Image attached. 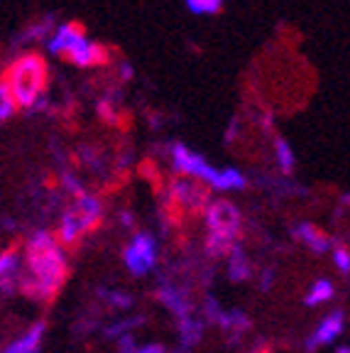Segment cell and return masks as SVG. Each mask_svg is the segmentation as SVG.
I'll list each match as a JSON object with an SVG mask.
<instances>
[{"label": "cell", "mask_w": 350, "mask_h": 353, "mask_svg": "<svg viewBox=\"0 0 350 353\" xmlns=\"http://www.w3.org/2000/svg\"><path fill=\"white\" fill-rule=\"evenodd\" d=\"M47 50L50 54L64 57L81 69H91V66H101L108 61V50L103 44L93 42L79 22H64L54 28V32L47 39Z\"/></svg>", "instance_id": "4"}, {"label": "cell", "mask_w": 350, "mask_h": 353, "mask_svg": "<svg viewBox=\"0 0 350 353\" xmlns=\"http://www.w3.org/2000/svg\"><path fill=\"white\" fill-rule=\"evenodd\" d=\"M167 199L174 209L184 211V214H201L203 206L208 204V189L203 184L186 179V176H174L167 189Z\"/></svg>", "instance_id": "8"}, {"label": "cell", "mask_w": 350, "mask_h": 353, "mask_svg": "<svg viewBox=\"0 0 350 353\" xmlns=\"http://www.w3.org/2000/svg\"><path fill=\"white\" fill-rule=\"evenodd\" d=\"M42 336H44V324H34L22 336H17L3 353H39Z\"/></svg>", "instance_id": "16"}, {"label": "cell", "mask_w": 350, "mask_h": 353, "mask_svg": "<svg viewBox=\"0 0 350 353\" xmlns=\"http://www.w3.org/2000/svg\"><path fill=\"white\" fill-rule=\"evenodd\" d=\"M223 258H225V270H228V277L233 282H243V280H247V277H252L250 255L245 253V248H243L240 243H236Z\"/></svg>", "instance_id": "13"}, {"label": "cell", "mask_w": 350, "mask_h": 353, "mask_svg": "<svg viewBox=\"0 0 350 353\" xmlns=\"http://www.w3.org/2000/svg\"><path fill=\"white\" fill-rule=\"evenodd\" d=\"M20 277V253L6 250L0 253V290H15Z\"/></svg>", "instance_id": "14"}, {"label": "cell", "mask_w": 350, "mask_h": 353, "mask_svg": "<svg viewBox=\"0 0 350 353\" xmlns=\"http://www.w3.org/2000/svg\"><path fill=\"white\" fill-rule=\"evenodd\" d=\"M206 316L225 331H245L247 316L238 309H223L216 299H206Z\"/></svg>", "instance_id": "11"}, {"label": "cell", "mask_w": 350, "mask_h": 353, "mask_svg": "<svg viewBox=\"0 0 350 353\" xmlns=\"http://www.w3.org/2000/svg\"><path fill=\"white\" fill-rule=\"evenodd\" d=\"M47 77H50V69H47L44 57L32 52V54L17 57L6 69L0 81L6 83L17 108L32 110L47 96Z\"/></svg>", "instance_id": "3"}, {"label": "cell", "mask_w": 350, "mask_h": 353, "mask_svg": "<svg viewBox=\"0 0 350 353\" xmlns=\"http://www.w3.org/2000/svg\"><path fill=\"white\" fill-rule=\"evenodd\" d=\"M118 99H115L113 94L110 96H103V99L99 101V113H101V118L103 121H108V123H118Z\"/></svg>", "instance_id": "23"}, {"label": "cell", "mask_w": 350, "mask_h": 353, "mask_svg": "<svg viewBox=\"0 0 350 353\" xmlns=\"http://www.w3.org/2000/svg\"><path fill=\"white\" fill-rule=\"evenodd\" d=\"M105 302H108L110 309H118V312H127L132 307V297L125 290H108L105 292Z\"/></svg>", "instance_id": "21"}, {"label": "cell", "mask_w": 350, "mask_h": 353, "mask_svg": "<svg viewBox=\"0 0 350 353\" xmlns=\"http://www.w3.org/2000/svg\"><path fill=\"white\" fill-rule=\"evenodd\" d=\"M121 223H125V226H132V216H130V211H125V216H121Z\"/></svg>", "instance_id": "28"}, {"label": "cell", "mask_w": 350, "mask_h": 353, "mask_svg": "<svg viewBox=\"0 0 350 353\" xmlns=\"http://www.w3.org/2000/svg\"><path fill=\"white\" fill-rule=\"evenodd\" d=\"M52 32H54V20L47 15V17H39V20L30 22L28 28L17 34L15 42L17 44H30V42H37V39H50Z\"/></svg>", "instance_id": "18"}, {"label": "cell", "mask_w": 350, "mask_h": 353, "mask_svg": "<svg viewBox=\"0 0 350 353\" xmlns=\"http://www.w3.org/2000/svg\"><path fill=\"white\" fill-rule=\"evenodd\" d=\"M169 160L176 174L194 179V182L203 184L211 192H240L247 184L245 174L240 170H236V167H214L201 152L186 148L184 143L172 145Z\"/></svg>", "instance_id": "2"}, {"label": "cell", "mask_w": 350, "mask_h": 353, "mask_svg": "<svg viewBox=\"0 0 350 353\" xmlns=\"http://www.w3.org/2000/svg\"><path fill=\"white\" fill-rule=\"evenodd\" d=\"M15 110H17V105H15V101H12L10 91L6 88V83L0 81V123L8 121V118L15 113Z\"/></svg>", "instance_id": "24"}, {"label": "cell", "mask_w": 350, "mask_h": 353, "mask_svg": "<svg viewBox=\"0 0 350 353\" xmlns=\"http://www.w3.org/2000/svg\"><path fill=\"white\" fill-rule=\"evenodd\" d=\"M345 331V314L340 312V309H333V312H329L326 316H321L316 324V329L311 331V336H309L307 346L311 348H321V346H331L333 341H338L340 336H343Z\"/></svg>", "instance_id": "9"}, {"label": "cell", "mask_w": 350, "mask_h": 353, "mask_svg": "<svg viewBox=\"0 0 350 353\" xmlns=\"http://www.w3.org/2000/svg\"><path fill=\"white\" fill-rule=\"evenodd\" d=\"M331 255H333V265L336 270L340 272V275H348L350 272V253L345 245H333L331 248Z\"/></svg>", "instance_id": "25"}, {"label": "cell", "mask_w": 350, "mask_h": 353, "mask_svg": "<svg viewBox=\"0 0 350 353\" xmlns=\"http://www.w3.org/2000/svg\"><path fill=\"white\" fill-rule=\"evenodd\" d=\"M159 260V245L157 238L150 233H135L123 248V263H125L127 272L135 277H145L157 268Z\"/></svg>", "instance_id": "7"}, {"label": "cell", "mask_w": 350, "mask_h": 353, "mask_svg": "<svg viewBox=\"0 0 350 353\" xmlns=\"http://www.w3.org/2000/svg\"><path fill=\"white\" fill-rule=\"evenodd\" d=\"M336 297V285L329 280V277H318L309 285L307 294H304V302L307 307H323V304H329L331 299Z\"/></svg>", "instance_id": "17"}, {"label": "cell", "mask_w": 350, "mask_h": 353, "mask_svg": "<svg viewBox=\"0 0 350 353\" xmlns=\"http://www.w3.org/2000/svg\"><path fill=\"white\" fill-rule=\"evenodd\" d=\"M294 236L301 241V245L307 250H311L313 255H323V253H331V248H333V241H331L329 233H323L318 226H313V223H299V226L294 228Z\"/></svg>", "instance_id": "12"}, {"label": "cell", "mask_w": 350, "mask_h": 353, "mask_svg": "<svg viewBox=\"0 0 350 353\" xmlns=\"http://www.w3.org/2000/svg\"><path fill=\"white\" fill-rule=\"evenodd\" d=\"M201 214L206 226V250L216 258H223L240 238V209L228 199H208Z\"/></svg>", "instance_id": "5"}, {"label": "cell", "mask_w": 350, "mask_h": 353, "mask_svg": "<svg viewBox=\"0 0 350 353\" xmlns=\"http://www.w3.org/2000/svg\"><path fill=\"white\" fill-rule=\"evenodd\" d=\"M101 221H103V201L96 194L86 192L64 209L54 236L64 248L66 245H76L81 238H86L88 233L99 228Z\"/></svg>", "instance_id": "6"}, {"label": "cell", "mask_w": 350, "mask_h": 353, "mask_svg": "<svg viewBox=\"0 0 350 353\" xmlns=\"http://www.w3.org/2000/svg\"><path fill=\"white\" fill-rule=\"evenodd\" d=\"M157 299L167 312H172V314L176 316V321L184 319V316H189V314H194L192 299H189V294H186L179 285H172V282L159 285Z\"/></svg>", "instance_id": "10"}, {"label": "cell", "mask_w": 350, "mask_h": 353, "mask_svg": "<svg viewBox=\"0 0 350 353\" xmlns=\"http://www.w3.org/2000/svg\"><path fill=\"white\" fill-rule=\"evenodd\" d=\"M336 353H350V348H348V346H340V348H338V351H336Z\"/></svg>", "instance_id": "29"}, {"label": "cell", "mask_w": 350, "mask_h": 353, "mask_svg": "<svg viewBox=\"0 0 350 353\" xmlns=\"http://www.w3.org/2000/svg\"><path fill=\"white\" fill-rule=\"evenodd\" d=\"M132 77H135V69H132V64L123 61V64H121V79H123V81H130Z\"/></svg>", "instance_id": "27"}, {"label": "cell", "mask_w": 350, "mask_h": 353, "mask_svg": "<svg viewBox=\"0 0 350 353\" xmlns=\"http://www.w3.org/2000/svg\"><path fill=\"white\" fill-rule=\"evenodd\" d=\"M69 258L66 248L52 231H34L25 241V253H20V285L17 290L39 302L52 299L66 282Z\"/></svg>", "instance_id": "1"}, {"label": "cell", "mask_w": 350, "mask_h": 353, "mask_svg": "<svg viewBox=\"0 0 350 353\" xmlns=\"http://www.w3.org/2000/svg\"><path fill=\"white\" fill-rule=\"evenodd\" d=\"M272 150H274V162H277V170L282 172V176H289L296 170V154L291 150V145L287 143L282 135L274 132L272 135Z\"/></svg>", "instance_id": "15"}, {"label": "cell", "mask_w": 350, "mask_h": 353, "mask_svg": "<svg viewBox=\"0 0 350 353\" xmlns=\"http://www.w3.org/2000/svg\"><path fill=\"white\" fill-rule=\"evenodd\" d=\"M127 353H169L165 346H159V343H143V346H132Z\"/></svg>", "instance_id": "26"}, {"label": "cell", "mask_w": 350, "mask_h": 353, "mask_svg": "<svg viewBox=\"0 0 350 353\" xmlns=\"http://www.w3.org/2000/svg\"><path fill=\"white\" fill-rule=\"evenodd\" d=\"M184 3L194 15H216L220 12L225 0H184Z\"/></svg>", "instance_id": "20"}, {"label": "cell", "mask_w": 350, "mask_h": 353, "mask_svg": "<svg viewBox=\"0 0 350 353\" xmlns=\"http://www.w3.org/2000/svg\"><path fill=\"white\" fill-rule=\"evenodd\" d=\"M201 336H203V321L196 314H189L184 319H179V341L186 351L196 346L201 341Z\"/></svg>", "instance_id": "19"}, {"label": "cell", "mask_w": 350, "mask_h": 353, "mask_svg": "<svg viewBox=\"0 0 350 353\" xmlns=\"http://www.w3.org/2000/svg\"><path fill=\"white\" fill-rule=\"evenodd\" d=\"M61 187H64L66 194H72V199L86 194V187H83V182L79 179V174H74V172H64V174H61Z\"/></svg>", "instance_id": "22"}]
</instances>
